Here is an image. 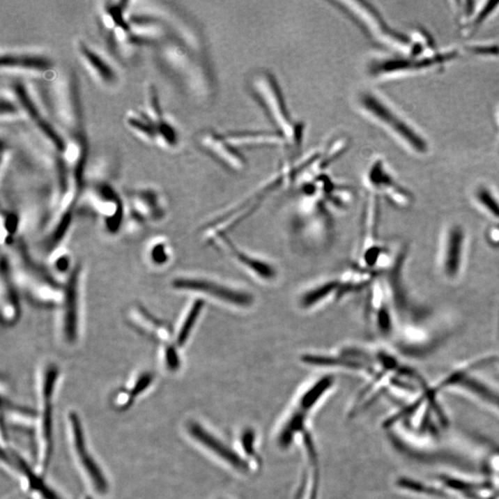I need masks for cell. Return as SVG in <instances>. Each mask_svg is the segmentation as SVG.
<instances>
[{
	"label": "cell",
	"instance_id": "1",
	"mask_svg": "<svg viewBox=\"0 0 499 499\" xmlns=\"http://www.w3.org/2000/svg\"><path fill=\"white\" fill-rule=\"evenodd\" d=\"M355 107L365 118L384 130L410 154L416 157L429 154L431 146L427 136L382 93L368 88L359 91Z\"/></svg>",
	"mask_w": 499,
	"mask_h": 499
},
{
	"label": "cell",
	"instance_id": "2",
	"mask_svg": "<svg viewBox=\"0 0 499 499\" xmlns=\"http://www.w3.org/2000/svg\"><path fill=\"white\" fill-rule=\"evenodd\" d=\"M467 56L463 47L438 48L433 52L421 56L392 54L374 56L367 67V75L373 81L385 82L409 77L443 70L463 56Z\"/></svg>",
	"mask_w": 499,
	"mask_h": 499
},
{
	"label": "cell",
	"instance_id": "3",
	"mask_svg": "<svg viewBox=\"0 0 499 499\" xmlns=\"http://www.w3.org/2000/svg\"><path fill=\"white\" fill-rule=\"evenodd\" d=\"M8 262L16 284L24 289L31 300L45 307L61 305L64 287L33 260L24 243H14L13 256Z\"/></svg>",
	"mask_w": 499,
	"mask_h": 499
},
{
	"label": "cell",
	"instance_id": "4",
	"mask_svg": "<svg viewBox=\"0 0 499 499\" xmlns=\"http://www.w3.org/2000/svg\"><path fill=\"white\" fill-rule=\"evenodd\" d=\"M48 107L55 123L67 132V139L83 135V117L79 96L77 81L72 70L62 72L56 80L51 81L45 90Z\"/></svg>",
	"mask_w": 499,
	"mask_h": 499
},
{
	"label": "cell",
	"instance_id": "5",
	"mask_svg": "<svg viewBox=\"0 0 499 499\" xmlns=\"http://www.w3.org/2000/svg\"><path fill=\"white\" fill-rule=\"evenodd\" d=\"M409 246L404 243L393 256L387 274V292L396 318L402 328L421 325L430 316L431 310L413 300L405 282V265L409 256Z\"/></svg>",
	"mask_w": 499,
	"mask_h": 499
},
{
	"label": "cell",
	"instance_id": "6",
	"mask_svg": "<svg viewBox=\"0 0 499 499\" xmlns=\"http://www.w3.org/2000/svg\"><path fill=\"white\" fill-rule=\"evenodd\" d=\"M251 87L276 127L277 132L283 136L287 146H298L302 140V128L292 121L282 89L274 76L266 70L254 73Z\"/></svg>",
	"mask_w": 499,
	"mask_h": 499
},
{
	"label": "cell",
	"instance_id": "7",
	"mask_svg": "<svg viewBox=\"0 0 499 499\" xmlns=\"http://www.w3.org/2000/svg\"><path fill=\"white\" fill-rule=\"evenodd\" d=\"M346 13L362 28V31L377 44L392 54L408 55L412 47L410 36L393 29L385 22L382 14L367 1H337Z\"/></svg>",
	"mask_w": 499,
	"mask_h": 499
},
{
	"label": "cell",
	"instance_id": "8",
	"mask_svg": "<svg viewBox=\"0 0 499 499\" xmlns=\"http://www.w3.org/2000/svg\"><path fill=\"white\" fill-rule=\"evenodd\" d=\"M470 236L459 222L444 226L439 234L436 252V269L445 282L453 284L463 277L469 254Z\"/></svg>",
	"mask_w": 499,
	"mask_h": 499
},
{
	"label": "cell",
	"instance_id": "9",
	"mask_svg": "<svg viewBox=\"0 0 499 499\" xmlns=\"http://www.w3.org/2000/svg\"><path fill=\"white\" fill-rule=\"evenodd\" d=\"M80 200L88 212L100 218L107 231H120L126 220V205L112 184L107 181H93L85 187Z\"/></svg>",
	"mask_w": 499,
	"mask_h": 499
},
{
	"label": "cell",
	"instance_id": "10",
	"mask_svg": "<svg viewBox=\"0 0 499 499\" xmlns=\"http://www.w3.org/2000/svg\"><path fill=\"white\" fill-rule=\"evenodd\" d=\"M364 184L367 191L385 198L396 208L408 209L415 204V195L397 181L384 158L376 157L371 160L365 171Z\"/></svg>",
	"mask_w": 499,
	"mask_h": 499
},
{
	"label": "cell",
	"instance_id": "11",
	"mask_svg": "<svg viewBox=\"0 0 499 499\" xmlns=\"http://www.w3.org/2000/svg\"><path fill=\"white\" fill-rule=\"evenodd\" d=\"M2 72L39 80H49L55 75L53 59L44 52L28 48H7L1 51Z\"/></svg>",
	"mask_w": 499,
	"mask_h": 499
},
{
	"label": "cell",
	"instance_id": "12",
	"mask_svg": "<svg viewBox=\"0 0 499 499\" xmlns=\"http://www.w3.org/2000/svg\"><path fill=\"white\" fill-rule=\"evenodd\" d=\"M82 276L83 270L76 266L68 276L64 296L59 314V334L66 344L73 346L79 341L82 325Z\"/></svg>",
	"mask_w": 499,
	"mask_h": 499
},
{
	"label": "cell",
	"instance_id": "13",
	"mask_svg": "<svg viewBox=\"0 0 499 499\" xmlns=\"http://www.w3.org/2000/svg\"><path fill=\"white\" fill-rule=\"evenodd\" d=\"M172 287L177 291L205 295L217 302L237 308H248L254 303V297L248 292L235 290L234 288L204 277H177L172 280Z\"/></svg>",
	"mask_w": 499,
	"mask_h": 499
},
{
	"label": "cell",
	"instance_id": "14",
	"mask_svg": "<svg viewBox=\"0 0 499 499\" xmlns=\"http://www.w3.org/2000/svg\"><path fill=\"white\" fill-rule=\"evenodd\" d=\"M126 217L141 225L158 223L165 218L167 203L162 192L151 186L140 187L127 192Z\"/></svg>",
	"mask_w": 499,
	"mask_h": 499
},
{
	"label": "cell",
	"instance_id": "15",
	"mask_svg": "<svg viewBox=\"0 0 499 499\" xmlns=\"http://www.w3.org/2000/svg\"><path fill=\"white\" fill-rule=\"evenodd\" d=\"M76 56L91 77L103 87L114 88L121 78L112 59L92 43L79 38L75 44Z\"/></svg>",
	"mask_w": 499,
	"mask_h": 499
},
{
	"label": "cell",
	"instance_id": "16",
	"mask_svg": "<svg viewBox=\"0 0 499 499\" xmlns=\"http://www.w3.org/2000/svg\"><path fill=\"white\" fill-rule=\"evenodd\" d=\"M452 5L459 35L464 38L475 36L499 13V1H454Z\"/></svg>",
	"mask_w": 499,
	"mask_h": 499
},
{
	"label": "cell",
	"instance_id": "17",
	"mask_svg": "<svg viewBox=\"0 0 499 499\" xmlns=\"http://www.w3.org/2000/svg\"><path fill=\"white\" fill-rule=\"evenodd\" d=\"M126 321L133 330L160 345L173 342L174 330L163 320L158 319L140 303H132L127 308Z\"/></svg>",
	"mask_w": 499,
	"mask_h": 499
},
{
	"label": "cell",
	"instance_id": "18",
	"mask_svg": "<svg viewBox=\"0 0 499 499\" xmlns=\"http://www.w3.org/2000/svg\"><path fill=\"white\" fill-rule=\"evenodd\" d=\"M59 369L55 364L45 365L42 377V397L44 410L42 416V436L44 440V464H49L53 450V397L55 393Z\"/></svg>",
	"mask_w": 499,
	"mask_h": 499
},
{
	"label": "cell",
	"instance_id": "19",
	"mask_svg": "<svg viewBox=\"0 0 499 499\" xmlns=\"http://www.w3.org/2000/svg\"><path fill=\"white\" fill-rule=\"evenodd\" d=\"M70 428H72L73 446L75 447L76 454L78 456L82 467L89 477L91 483L99 494H107L109 491V483L102 473L98 464L96 463L93 456L88 452L86 442H85L83 425L80 419L75 413L70 415Z\"/></svg>",
	"mask_w": 499,
	"mask_h": 499
},
{
	"label": "cell",
	"instance_id": "20",
	"mask_svg": "<svg viewBox=\"0 0 499 499\" xmlns=\"http://www.w3.org/2000/svg\"><path fill=\"white\" fill-rule=\"evenodd\" d=\"M22 316L18 289L11 272L10 262L4 255L1 266V317L3 325L14 327Z\"/></svg>",
	"mask_w": 499,
	"mask_h": 499
},
{
	"label": "cell",
	"instance_id": "21",
	"mask_svg": "<svg viewBox=\"0 0 499 499\" xmlns=\"http://www.w3.org/2000/svg\"><path fill=\"white\" fill-rule=\"evenodd\" d=\"M199 144L209 155L229 169L234 171H240L245 169V158L238 152L237 148L226 140L224 135L208 130L201 133Z\"/></svg>",
	"mask_w": 499,
	"mask_h": 499
},
{
	"label": "cell",
	"instance_id": "22",
	"mask_svg": "<svg viewBox=\"0 0 499 499\" xmlns=\"http://www.w3.org/2000/svg\"><path fill=\"white\" fill-rule=\"evenodd\" d=\"M188 432L195 440L199 442L206 449L211 450L214 454L223 459L227 463L232 465L235 469L243 470V472H246L248 470L249 466L245 459L231 447L226 446L220 439L210 433L208 431H206L202 425L194 422H190Z\"/></svg>",
	"mask_w": 499,
	"mask_h": 499
},
{
	"label": "cell",
	"instance_id": "23",
	"mask_svg": "<svg viewBox=\"0 0 499 499\" xmlns=\"http://www.w3.org/2000/svg\"><path fill=\"white\" fill-rule=\"evenodd\" d=\"M470 202L492 223H499V194L486 181H479L470 192Z\"/></svg>",
	"mask_w": 499,
	"mask_h": 499
},
{
	"label": "cell",
	"instance_id": "24",
	"mask_svg": "<svg viewBox=\"0 0 499 499\" xmlns=\"http://www.w3.org/2000/svg\"><path fill=\"white\" fill-rule=\"evenodd\" d=\"M217 236H220L218 238V242L225 246L227 251L231 252L232 257L235 258V260L238 261L243 268L252 272L255 276L266 280L273 279L277 276L276 269L268 263L243 252L242 250L236 247L231 240L224 236L223 233H217Z\"/></svg>",
	"mask_w": 499,
	"mask_h": 499
},
{
	"label": "cell",
	"instance_id": "25",
	"mask_svg": "<svg viewBox=\"0 0 499 499\" xmlns=\"http://www.w3.org/2000/svg\"><path fill=\"white\" fill-rule=\"evenodd\" d=\"M125 124L130 132L141 141L155 144L157 140V124L146 114L144 109L128 110L124 118Z\"/></svg>",
	"mask_w": 499,
	"mask_h": 499
},
{
	"label": "cell",
	"instance_id": "26",
	"mask_svg": "<svg viewBox=\"0 0 499 499\" xmlns=\"http://www.w3.org/2000/svg\"><path fill=\"white\" fill-rule=\"evenodd\" d=\"M204 308H205V300L198 298L192 302L184 312L177 328L174 330V337H173V343L178 348L184 347L189 341L190 337L199 321Z\"/></svg>",
	"mask_w": 499,
	"mask_h": 499
},
{
	"label": "cell",
	"instance_id": "27",
	"mask_svg": "<svg viewBox=\"0 0 499 499\" xmlns=\"http://www.w3.org/2000/svg\"><path fill=\"white\" fill-rule=\"evenodd\" d=\"M224 136L237 149L250 146H287L285 139L279 132H238Z\"/></svg>",
	"mask_w": 499,
	"mask_h": 499
},
{
	"label": "cell",
	"instance_id": "28",
	"mask_svg": "<svg viewBox=\"0 0 499 499\" xmlns=\"http://www.w3.org/2000/svg\"><path fill=\"white\" fill-rule=\"evenodd\" d=\"M10 461H13L14 467H16L20 472L24 473L31 489L38 493V495H40L43 499H61L52 489H50V487H48L47 484L43 482L40 477H38V476L33 472L32 469L28 466L26 462L24 461V459L20 457L16 453L13 452V454H11L10 457Z\"/></svg>",
	"mask_w": 499,
	"mask_h": 499
},
{
	"label": "cell",
	"instance_id": "29",
	"mask_svg": "<svg viewBox=\"0 0 499 499\" xmlns=\"http://www.w3.org/2000/svg\"><path fill=\"white\" fill-rule=\"evenodd\" d=\"M1 121L2 123L27 121L26 116L10 86L2 88L1 90Z\"/></svg>",
	"mask_w": 499,
	"mask_h": 499
},
{
	"label": "cell",
	"instance_id": "30",
	"mask_svg": "<svg viewBox=\"0 0 499 499\" xmlns=\"http://www.w3.org/2000/svg\"><path fill=\"white\" fill-rule=\"evenodd\" d=\"M180 144V132L178 127L167 116L157 124V140L155 146L163 150L177 148Z\"/></svg>",
	"mask_w": 499,
	"mask_h": 499
},
{
	"label": "cell",
	"instance_id": "31",
	"mask_svg": "<svg viewBox=\"0 0 499 499\" xmlns=\"http://www.w3.org/2000/svg\"><path fill=\"white\" fill-rule=\"evenodd\" d=\"M146 258L155 268H164L171 262V246L164 238H155L147 246Z\"/></svg>",
	"mask_w": 499,
	"mask_h": 499
},
{
	"label": "cell",
	"instance_id": "32",
	"mask_svg": "<svg viewBox=\"0 0 499 499\" xmlns=\"http://www.w3.org/2000/svg\"><path fill=\"white\" fill-rule=\"evenodd\" d=\"M333 383L334 377L331 376H324L319 381H317L310 390L306 391L305 395L300 399V412L307 413L308 410H311L316 404V402L322 398V396L332 387Z\"/></svg>",
	"mask_w": 499,
	"mask_h": 499
},
{
	"label": "cell",
	"instance_id": "33",
	"mask_svg": "<svg viewBox=\"0 0 499 499\" xmlns=\"http://www.w3.org/2000/svg\"><path fill=\"white\" fill-rule=\"evenodd\" d=\"M340 282H330L325 283L319 287L314 288V290L306 292L300 300V305L302 308H311L316 305L317 303L322 302L325 298L332 294L334 291H339Z\"/></svg>",
	"mask_w": 499,
	"mask_h": 499
},
{
	"label": "cell",
	"instance_id": "34",
	"mask_svg": "<svg viewBox=\"0 0 499 499\" xmlns=\"http://www.w3.org/2000/svg\"><path fill=\"white\" fill-rule=\"evenodd\" d=\"M20 217L15 211L3 210L1 215L2 245L10 246L15 243L20 226Z\"/></svg>",
	"mask_w": 499,
	"mask_h": 499
},
{
	"label": "cell",
	"instance_id": "35",
	"mask_svg": "<svg viewBox=\"0 0 499 499\" xmlns=\"http://www.w3.org/2000/svg\"><path fill=\"white\" fill-rule=\"evenodd\" d=\"M144 110L155 124H158L166 117L163 112L162 106H161L157 88L151 84L147 85L146 89V101H144Z\"/></svg>",
	"mask_w": 499,
	"mask_h": 499
},
{
	"label": "cell",
	"instance_id": "36",
	"mask_svg": "<svg viewBox=\"0 0 499 499\" xmlns=\"http://www.w3.org/2000/svg\"><path fill=\"white\" fill-rule=\"evenodd\" d=\"M50 266L53 270L59 275H69L72 273V256L66 249L59 247L50 252Z\"/></svg>",
	"mask_w": 499,
	"mask_h": 499
},
{
	"label": "cell",
	"instance_id": "37",
	"mask_svg": "<svg viewBox=\"0 0 499 499\" xmlns=\"http://www.w3.org/2000/svg\"><path fill=\"white\" fill-rule=\"evenodd\" d=\"M306 413L297 412L293 416L291 417L288 424L283 428L282 432L280 433L279 436V445L282 447H287L290 446L291 442L295 433L299 432L303 428V424H305Z\"/></svg>",
	"mask_w": 499,
	"mask_h": 499
},
{
	"label": "cell",
	"instance_id": "38",
	"mask_svg": "<svg viewBox=\"0 0 499 499\" xmlns=\"http://www.w3.org/2000/svg\"><path fill=\"white\" fill-rule=\"evenodd\" d=\"M467 56L478 59H492L499 56V45L495 43L477 42L464 45Z\"/></svg>",
	"mask_w": 499,
	"mask_h": 499
},
{
	"label": "cell",
	"instance_id": "39",
	"mask_svg": "<svg viewBox=\"0 0 499 499\" xmlns=\"http://www.w3.org/2000/svg\"><path fill=\"white\" fill-rule=\"evenodd\" d=\"M153 381H154V376L151 373L144 372L139 374L137 378L133 383L132 388L128 391L127 398H125L123 404V409L125 410L129 408L132 404V402L135 401V399L151 385Z\"/></svg>",
	"mask_w": 499,
	"mask_h": 499
},
{
	"label": "cell",
	"instance_id": "40",
	"mask_svg": "<svg viewBox=\"0 0 499 499\" xmlns=\"http://www.w3.org/2000/svg\"><path fill=\"white\" fill-rule=\"evenodd\" d=\"M178 351L180 348L173 342L160 345L161 362L169 372H177L181 368V361Z\"/></svg>",
	"mask_w": 499,
	"mask_h": 499
},
{
	"label": "cell",
	"instance_id": "41",
	"mask_svg": "<svg viewBox=\"0 0 499 499\" xmlns=\"http://www.w3.org/2000/svg\"><path fill=\"white\" fill-rule=\"evenodd\" d=\"M486 240L492 247L499 248V223H492L487 228Z\"/></svg>",
	"mask_w": 499,
	"mask_h": 499
},
{
	"label": "cell",
	"instance_id": "42",
	"mask_svg": "<svg viewBox=\"0 0 499 499\" xmlns=\"http://www.w3.org/2000/svg\"><path fill=\"white\" fill-rule=\"evenodd\" d=\"M254 439V433L251 432L245 433V436H243V447H245L246 452H249L250 454H252V452H254V450H252Z\"/></svg>",
	"mask_w": 499,
	"mask_h": 499
},
{
	"label": "cell",
	"instance_id": "43",
	"mask_svg": "<svg viewBox=\"0 0 499 499\" xmlns=\"http://www.w3.org/2000/svg\"><path fill=\"white\" fill-rule=\"evenodd\" d=\"M498 127H499V109H498Z\"/></svg>",
	"mask_w": 499,
	"mask_h": 499
},
{
	"label": "cell",
	"instance_id": "44",
	"mask_svg": "<svg viewBox=\"0 0 499 499\" xmlns=\"http://www.w3.org/2000/svg\"><path fill=\"white\" fill-rule=\"evenodd\" d=\"M498 346H499V327H498ZM498 362H499V353H498Z\"/></svg>",
	"mask_w": 499,
	"mask_h": 499
},
{
	"label": "cell",
	"instance_id": "45",
	"mask_svg": "<svg viewBox=\"0 0 499 499\" xmlns=\"http://www.w3.org/2000/svg\"><path fill=\"white\" fill-rule=\"evenodd\" d=\"M87 499H90V498H87Z\"/></svg>",
	"mask_w": 499,
	"mask_h": 499
}]
</instances>
